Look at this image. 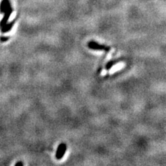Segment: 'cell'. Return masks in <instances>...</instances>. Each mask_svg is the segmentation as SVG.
Returning <instances> with one entry per match:
<instances>
[{
	"label": "cell",
	"mask_w": 166,
	"mask_h": 166,
	"mask_svg": "<svg viewBox=\"0 0 166 166\" xmlns=\"http://www.w3.org/2000/svg\"><path fill=\"white\" fill-rule=\"evenodd\" d=\"M88 47L91 49L94 50H100V51H109V47H107L105 45L99 44L98 43L95 42L91 41L88 43Z\"/></svg>",
	"instance_id": "obj_1"
},
{
	"label": "cell",
	"mask_w": 166,
	"mask_h": 166,
	"mask_svg": "<svg viewBox=\"0 0 166 166\" xmlns=\"http://www.w3.org/2000/svg\"><path fill=\"white\" fill-rule=\"evenodd\" d=\"M66 149V145L65 143H62L61 144H60L59 146L58 147L57 151H56V159L60 160L62 159V157H64V153H65Z\"/></svg>",
	"instance_id": "obj_2"
},
{
	"label": "cell",
	"mask_w": 166,
	"mask_h": 166,
	"mask_svg": "<svg viewBox=\"0 0 166 166\" xmlns=\"http://www.w3.org/2000/svg\"><path fill=\"white\" fill-rule=\"evenodd\" d=\"M12 12V8L11 7V6H10V4L9 6H8L7 11L4 12V13H5V14H4V17L3 20H1V23H0V27H1V28H3V27L4 26H6V24H7L8 19H9V17H10V15H11Z\"/></svg>",
	"instance_id": "obj_3"
},
{
	"label": "cell",
	"mask_w": 166,
	"mask_h": 166,
	"mask_svg": "<svg viewBox=\"0 0 166 166\" xmlns=\"http://www.w3.org/2000/svg\"><path fill=\"white\" fill-rule=\"evenodd\" d=\"M15 20L12 21L11 23H10V24H6V26H4L3 28H1V31L3 33H5V32H7V31H9L10 29L12 28V27L13 26V25L15 24Z\"/></svg>",
	"instance_id": "obj_4"
},
{
	"label": "cell",
	"mask_w": 166,
	"mask_h": 166,
	"mask_svg": "<svg viewBox=\"0 0 166 166\" xmlns=\"http://www.w3.org/2000/svg\"><path fill=\"white\" fill-rule=\"evenodd\" d=\"M112 65H113V62H109V63L107 64V69H109L110 68H111V66H112Z\"/></svg>",
	"instance_id": "obj_5"
},
{
	"label": "cell",
	"mask_w": 166,
	"mask_h": 166,
	"mask_svg": "<svg viewBox=\"0 0 166 166\" xmlns=\"http://www.w3.org/2000/svg\"><path fill=\"white\" fill-rule=\"evenodd\" d=\"M8 37H1V41H6L8 40Z\"/></svg>",
	"instance_id": "obj_6"
},
{
	"label": "cell",
	"mask_w": 166,
	"mask_h": 166,
	"mask_svg": "<svg viewBox=\"0 0 166 166\" xmlns=\"http://www.w3.org/2000/svg\"><path fill=\"white\" fill-rule=\"evenodd\" d=\"M15 165H23L24 164H23V163H22V162H19V163H17Z\"/></svg>",
	"instance_id": "obj_7"
}]
</instances>
